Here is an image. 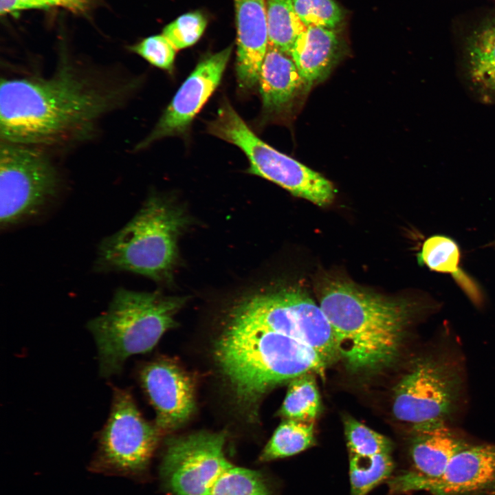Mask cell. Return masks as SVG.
<instances>
[{
    "mask_svg": "<svg viewBox=\"0 0 495 495\" xmlns=\"http://www.w3.org/2000/svg\"><path fill=\"white\" fill-rule=\"evenodd\" d=\"M207 25V19L199 12H191L179 16L167 25L162 34L176 50L194 45L202 36Z\"/></svg>",
    "mask_w": 495,
    "mask_h": 495,
    "instance_id": "cell-27",
    "label": "cell"
},
{
    "mask_svg": "<svg viewBox=\"0 0 495 495\" xmlns=\"http://www.w3.org/2000/svg\"><path fill=\"white\" fill-rule=\"evenodd\" d=\"M468 57L473 82L495 92V23L473 36L468 46Z\"/></svg>",
    "mask_w": 495,
    "mask_h": 495,
    "instance_id": "cell-23",
    "label": "cell"
},
{
    "mask_svg": "<svg viewBox=\"0 0 495 495\" xmlns=\"http://www.w3.org/2000/svg\"><path fill=\"white\" fill-rule=\"evenodd\" d=\"M461 385V375L451 358L440 352L423 356L396 384L393 414L410 428L447 423L456 407Z\"/></svg>",
    "mask_w": 495,
    "mask_h": 495,
    "instance_id": "cell-7",
    "label": "cell"
},
{
    "mask_svg": "<svg viewBox=\"0 0 495 495\" xmlns=\"http://www.w3.org/2000/svg\"><path fill=\"white\" fill-rule=\"evenodd\" d=\"M206 495L272 494L260 473L232 466L219 476Z\"/></svg>",
    "mask_w": 495,
    "mask_h": 495,
    "instance_id": "cell-24",
    "label": "cell"
},
{
    "mask_svg": "<svg viewBox=\"0 0 495 495\" xmlns=\"http://www.w3.org/2000/svg\"><path fill=\"white\" fill-rule=\"evenodd\" d=\"M419 264L437 272L449 274L476 305L483 302V295L478 284L461 267V252L452 238L434 234L427 238L417 254Z\"/></svg>",
    "mask_w": 495,
    "mask_h": 495,
    "instance_id": "cell-18",
    "label": "cell"
},
{
    "mask_svg": "<svg viewBox=\"0 0 495 495\" xmlns=\"http://www.w3.org/2000/svg\"><path fill=\"white\" fill-rule=\"evenodd\" d=\"M232 46L201 60L183 82L154 129L135 147L140 150L163 138L181 135L218 87Z\"/></svg>",
    "mask_w": 495,
    "mask_h": 495,
    "instance_id": "cell-11",
    "label": "cell"
},
{
    "mask_svg": "<svg viewBox=\"0 0 495 495\" xmlns=\"http://www.w3.org/2000/svg\"><path fill=\"white\" fill-rule=\"evenodd\" d=\"M69 66L45 78H2L1 141L37 147L83 140L121 91Z\"/></svg>",
    "mask_w": 495,
    "mask_h": 495,
    "instance_id": "cell-1",
    "label": "cell"
},
{
    "mask_svg": "<svg viewBox=\"0 0 495 495\" xmlns=\"http://www.w3.org/2000/svg\"><path fill=\"white\" fill-rule=\"evenodd\" d=\"M236 25L237 79L241 87L251 89L258 80L268 47L265 0H233Z\"/></svg>",
    "mask_w": 495,
    "mask_h": 495,
    "instance_id": "cell-13",
    "label": "cell"
},
{
    "mask_svg": "<svg viewBox=\"0 0 495 495\" xmlns=\"http://www.w3.org/2000/svg\"><path fill=\"white\" fill-rule=\"evenodd\" d=\"M92 0H0V13H9L31 9L61 8L73 12H83Z\"/></svg>",
    "mask_w": 495,
    "mask_h": 495,
    "instance_id": "cell-29",
    "label": "cell"
},
{
    "mask_svg": "<svg viewBox=\"0 0 495 495\" xmlns=\"http://www.w3.org/2000/svg\"><path fill=\"white\" fill-rule=\"evenodd\" d=\"M492 245L495 246V239L492 242Z\"/></svg>",
    "mask_w": 495,
    "mask_h": 495,
    "instance_id": "cell-31",
    "label": "cell"
},
{
    "mask_svg": "<svg viewBox=\"0 0 495 495\" xmlns=\"http://www.w3.org/2000/svg\"><path fill=\"white\" fill-rule=\"evenodd\" d=\"M59 187L58 172L41 148L1 141V228L36 217L55 199Z\"/></svg>",
    "mask_w": 495,
    "mask_h": 495,
    "instance_id": "cell-6",
    "label": "cell"
},
{
    "mask_svg": "<svg viewBox=\"0 0 495 495\" xmlns=\"http://www.w3.org/2000/svg\"><path fill=\"white\" fill-rule=\"evenodd\" d=\"M409 471L425 478L440 476L451 459L468 443L447 423L410 428Z\"/></svg>",
    "mask_w": 495,
    "mask_h": 495,
    "instance_id": "cell-15",
    "label": "cell"
},
{
    "mask_svg": "<svg viewBox=\"0 0 495 495\" xmlns=\"http://www.w3.org/2000/svg\"><path fill=\"white\" fill-rule=\"evenodd\" d=\"M160 430L142 416L131 393L113 387L111 410L99 438L94 470L135 475L148 465Z\"/></svg>",
    "mask_w": 495,
    "mask_h": 495,
    "instance_id": "cell-8",
    "label": "cell"
},
{
    "mask_svg": "<svg viewBox=\"0 0 495 495\" xmlns=\"http://www.w3.org/2000/svg\"><path fill=\"white\" fill-rule=\"evenodd\" d=\"M283 290L296 315L303 342L320 353L328 363L338 358L331 325L319 304L301 287Z\"/></svg>",
    "mask_w": 495,
    "mask_h": 495,
    "instance_id": "cell-17",
    "label": "cell"
},
{
    "mask_svg": "<svg viewBox=\"0 0 495 495\" xmlns=\"http://www.w3.org/2000/svg\"><path fill=\"white\" fill-rule=\"evenodd\" d=\"M315 443L314 422L286 419L275 430L259 460L266 462L293 456Z\"/></svg>",
    "mask_w": 495,
    "mask_h": 495,
    "instance_id": "cell-20",
    "label": "cell"
},
{
    "mask_svg": "<svg viewBox=\"0 0 495 495\" xmlns=\"http://www.w3.org/2000/svg\"><path fill=\"white\" fill-rule=\"evenodd\" d=\"M394 468L391 453L349 454L351 495H366L390 478Z\"/></svg>",
    "mask_w": 495,
    "mask_h": 495,
    "instance_id": "cell-22",
    "label": "cell"
},
{
    "mask_svg": "<svg viewBox=\"0 0 495 495\" xmlns=\"http://www.w3.org/2000/svg\"><path fill=\"white\" fill-rule=\"evenodd\" d=\"M209 133L238 146L250 162L248 172L320 206L335 197L333 184L319 173L276 150L261 140L227 101L209 122Z\"/></svg>",
    "mask_w": 495,
    "mask_h": 495,
    "instance_id": "cell-5",
    "label": "cell"
},
{
    "mask_svg": "<svg viewBox=\"0 0 495 495\" xmlns=\"http://www.w3.org/2000/svg\"><path fill=\"white\" fill-rule=\"evenodd\" d=\"M485 495H495V487L484 494ZM483 494V495H484Z\"/></svg>",
    "mask_w": 495,
    "mask_h": 495,
    "instance_id": "cell-30",
    "label": "cell"
},
{
    "mask_svg": "<svg viewBox=\"0 0 495 495\" xmlns=\"http://www.w3.org/2000/svg\"><path fill=\"white\" fill-rule=\"evenodd\" d=\"M388 483L391 494L415 491L432 495L484 494L495 487V445H467L438 477L425 478L408 470Z\"/></svg>",
    "mask_w": 495,
    "mask_h": 495,
    "instance_id": "cell-10",
    "label": "cell"
},
{
    "mask_svg": "<svg viewBox=\"0 0 495 495\" xmlns=\"http://www.w3.org/2000/svg\"><path fill=\"white\" fill-rule=\"evenodd\" d=\"M140 379L156 413L160 431H172L184 425L195 408L193 384L176 364L164 359L148 362Z\"/></svg>",
    "mask_w": 495,
    "mask_h": 495,
    "instance_id": "cell-12",
    "label": "cell"
},
{
    "mask_svg": "<svg viewBox=\"0 0 495 495\" xmlns=\"http://www.w3.org/2000/svg\"><path fill=\"white\" fill-rule=\"evenodd\" d=\"M258 82L263 109L270 115L287 111L299 94H304L302 80L292 56L269 45Z\"/></svg>",
    "mask_w": 495,
    "mask_h": 495,
    "instance_id": "cell-16",
    "label": "cell"
},
{
    "mask_svg": "<svg viewBox=\"0 0 495 495\" xmlns=\"http://www.w3.org/2000/svg\"><path fill=\"white\" fill-rule=\"evenodd\" d=\"M223 432H199L170 441L162 476L175 495H206L232 467L223 452Z\"/></svg>",
    "mask_w": 495,
    "mask_h": 495,
    "instance_id": "cell-9",
    "label": "cell"
},
{
    "mask_svg": "<svg viewBox=\"0 0 495 495\" xmlns=\"http://www.w3.org/2000/svg\"><path fill=\"white\" fill-rule=\"evenodd\" d=\"M268 45L290 55L307 27L298 16L292 0H266Z\"/></svg>",
    "mask_w": 495,
    "mask_h": 495,
    "instance_id": "cell-19",
    "label": "cell"
},
{
    "mask_svg": "<svg viewBox=\"0 0 495 495\" xmlns=\"http://www.w3.org/2000/svg\"><path fill=\"white\" fill-rule=\"evenodd\" d=\"M320 410V398L313 373L298 376L289 382L280 410L285 419L314 422Z\"/></svg>",
    "mask_w": 495,
    "mask_h": 495,
    "instance_id": "cell-21",
    "label": "cell"
},
{
    "mask_svg": "<svg viewBox=\"0 0 495 495\" xmlns=\"http://www.w3.org/2000/svg\"><path fill=\"white\" fill-rule=\"evenodd\" d=\"M344 428L349 454L373 455L391 453L392 441L350 416L344 418Z\"/></svg>",
    "mask_w": 495,
    "mask_h": 495,
    "instance_id": "cell-25",
    "label": "cell"
},
{
    "mask_svg": "<svg viewBox=\"0 0 495 495\" xmlns=\"http://www.w3.org/2000/svg\"><path fill=\"white\" fill-rule=\"evenodd\" d=\"M343 50L335 29L309 27L300 34L290 56L301 76L304 94L329 76L340 60Z\"/></svg>",
    "mask_w": 495,
    "mask_h": 495,
    "instance_id": "cell-14",
    "label": "cell"
},
{
    "mask_svg": "<svg viewBox=\"0 0 495 495\" xmlns=\"http://www.w3.org/2000/svg\"><path fill=\"white\" fill-rule=\"evenodd\" d=\"M131 50L153 66L169 72L173 68L177 50L162 34L148 36Z\"/></svg>",
    "mask_w": 495,
    "mask_h": 495,
    "instance_id": "cell-28",
    "label": "cell"
},
{
    "mask_svg": "<svg viewBox=\"0 0 495 495\" xmlns=\"http://www.w3.org/2000/svg\"><path fill=\"white\" fill-rule=\"evenodd\" d=\"M186 300L118 289L108 309L87 324L98 348L100 375L118 374L130 356L150 351L175 326V315Z\"/></svg>",
    "mask_w": 495,
    "mask_h": 495,
    "instance_id": "cell-4",
    "label": "cell"
},
{
    "mask_svg": "<svg viewBox=\"0 0 495 495\" xmlns=\"http://www.w3.org/2000/svg\"><path fill=\"white\" fill-rule=\"evenodd\" d=\"M316 287L339 358L357 374H373L395 363L412 319L431 307L430 302L385 297L339 277H324Z\"/></svg>",
    "mask_w": 495,
    "mask_h": 495,
    "instance_id": "cell-2",
    "label": "cell"
},
{
    "mask_svg": "<svg viewBox=\"0 0 495 495\" xmlns=\"http://www.w3.org/2000/svg\"><path fill=\"white\" fill-rule=\"evenodd\" d=\"M294 9L307 28L335 29L343 19V12L334 0H292Z\"/></svg>",
    "mask_w": 495,
    "mask_h": 495,
    "instance_id": "cell-26",
    "label": "cell"
},
{
    "mask_svg": "<svg viewBox=\"0 0 495 495\" xmlns=\"http://www.w3.org/2000/svg\"><path fill=\"white\" fill-rule=\"evenodd\" d=\"M189 222L180 207L151 195L124 226L101 241L95 269L169 281L177 259L178 237Z\"/></svg>",
    "mask_w": 495,
    "mask_h": 495,
    "instance_id": "cell-3",
    "label": "cell"
}]
</instances>
